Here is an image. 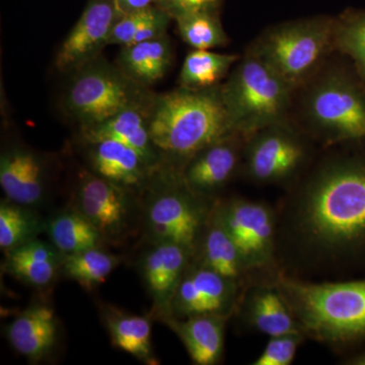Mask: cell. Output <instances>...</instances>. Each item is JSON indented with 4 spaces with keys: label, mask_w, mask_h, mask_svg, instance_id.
I'll return each mask as SVG.
<instances>
[{
    "label": "cell",
    "mask_w": 365,
    "mask_h": 365,
    "mask_svg": "<svg viewBox=\"0 0 365 365\" xmlns=\"http://www.w3.org/2000/svg\"><path fill=\"white\" fill-rule=\"evenodd\" d=\"M46 220L36 208L4 199L0 204V248L11 251L38 239L45 232Z\"/></svg>",
    "instance_id": "27"
},
{
    "label": "cell",
    "mask_w": 365,
    "mask_h": 365,
    "mask_svg": "<svg viewBox=\"0 0 365 365\" xmlns=\"http://www.w3.org/2000/svg\"><path fill=\"white\" fill-rule=\"evenodd\" d=\"M120 258L101 248H93L79 253L64 255L61 272L68 279L78 282L86 290L102 284L106 278L119 266Z\"/></svg>",
    "instance_id": "29"
},
{
    "label": "cell",
    "mask_w": 365,
    "mask_h": 365,
    "mask_svg": "<svg viewBox=\"0 0 365 365\" xmlns=\"http://www.w3.org/2000/svg\"><path fill=\"white\" fill-rule=\"evenodd\" d=\"M276 210V261L292 276L365 265V153L334 158Z\"/></svg>",
    "instance_id": "1"
},
{
    "label": "cell",
    "mask_w": 365,
    "mask_h": 365,
    "mask_svg": "<svg viewBox=\"0 0 365 365\" xmlns=\"http://www.w3.org/2000/svg\"><path fill=\"white\" fill-rule=\"evenodd\" d=\"M244 321L257 332L270 337L300 332L294 314L271 280L252 283L241 302Z\"/></svg>",
    "instance_id": "21"
},
{
    "label": "cell",
    "mask_w": 365,
    "mask_h": 365,
    "mask_svg": "<svg viewBox=\"0 0 365 365\" xmlns=\"http://www.w3.org/2000/svg\"><path fill=\"white\" fill-rule=\"evenodd\" d=\"M182 39L194 50H211L227 43V35L215 11H199L176 19Z\"/></svg>",
    "instance_id": "30"
},
{
    "label": "cell",
    "mask_w": 365,
    "mask_h": 365,
    "mask_svg": "<svg viewBox=\"0 0 365 365\" xmlns=\"http://www.w3.org/2000/svg\"><path fill=\"white\" fill-rule=\"evenodd\" d=\"M292 91L287 81L252 51L237 62L220 86L230 124L246 140L262 129L282 123Z\"/></svg>",
    "instance_id": "4"
},
{
    "label": "cell",
    "mask_w": 365,
    "mask_h": 365,
    "mask_svg": "<svg viewBox=\"0 0 365 365\" xmlns=\"http://www.w3.org/2000/svg\"><path fill=\"white\" fill-rule=\"evenodd\" d=\"M74 208L81 211L104 237L120 242L134 232L143 208L137 192L83 170L73 193Z\"/></svg>",
    "instance_id": "10"
},
{
    "label": "cell",
    "mask_w": 365,
    "mask_h": 365,
    "mask_svg": "<svg viewBox=\"0 0 365 365\" xmlns=\"http://www.w3.org/2000/svg\"><path fill=\"white\" fill-rule=\"evenodd\" d=\"M49 165L44 155L21 144H13L0 155V186L6 199L37 208L49 186Z\"/></svg>",
    "instance_id": "14"
},
{
    "label": "cell",
    "mask_w": 365,
    "mask_h": 365,
    "mask_svg": "<svg viewBox=\"0 0 365 365\" xmlns=\"http://www.w3.org/2000/svg\"><path fill=\"white\" fill-rule=\"evenodd\" d=\"M116 0H90L81 18L60 46L55 67L63 73L100 56L109 45L113 26L121 18Z\"/></svg>",
    "instance_id": "13"
},
{
    "label": "cell",
    "mask_w": 365,
    "mask_h": 365,
    "mask_svg": "<svg viewBox=\"0 0 365 365\" xmlns=\"http://www.w3.org/2000/svg\"><path fill=\"white\" fill-rule=\"evenodd\" d=\"M334 44L353 60L365 81V13L350 14L335 24Z\"/></svg>",
    "instance_id": "31"
},
{
    "label": "cell",
    "mask_w": 365,
    "mask_h": 365,
    "mask_svg": "<svg viewBox=\"0 0 365 365\" xmlns=\"http://www.w3.org/2000/svg\"><path fill=\"white\" fill-rule=\"evenodd\" d=\"M6 254V272L31 287H48L61 272L64 255L51 242L33 240Z\"/></svg>",
    "instance_id": "23"
},
{
    "label": "cell",
    "mask_w": 365,
    "mask_h": 365,
    "mask_svg": "<svg viewBox=\"0 0 365 365\" xmlns=\"http://www.w3.org/2000/svg\"><path fill=\"white\" fill-rule=\"evenodd\" d=\"M192 260L247 288L254 283L239 249L216 215L210 213L197 242Z\"/></svg>",
    "instance_id": "19"
},
{
    "label": "cell",
    "mask_w": 365,
    "mask_h": 365,
    "mask_svg": "<svg viewBox=\"0 0 365 365\" xmlns=\"http://www.w3.org/2000/svg\"><path fill=\"white\" fill-rule=\"evenodd\" d=\"M6 338L19 354L39 361L51 354L58 341V319L45 302L26 307L6 328Z\"/></svg>",
    "instance_id": "20"
},
{
    "label": "cell",
    "mask_w": 365,
    "mask_h": 365,
    "mask_svg": "<svg viewBox=\"0 0 365 365\" xmlns=\"http://www.w3.org/2000/svg\"><path fill=\"white\" fill-rule=\"evenodd\" d=\"M334 28L335 23L328 20L287 24L264 35L252 52L265 60L294 90L330 50Z\"/></svg>",
    "instance_id": "7"
},
{
    "label": "cell",
    "mask_w": 365,
    "mask_h": 365,
    "mask_svg": "<svg viewBox=\"0 0 365 365\" xmlns=\"http://www.w3.org/2000/svg\"><path fill=\"white\" fill-rule=\"evenodd\" d=\"M121 48L118 66L146 88L160 81L172 66V45L167 35Z\"/></svg>",
    "instance_id": "24"
},
{
    "label": "cell",
    "mask_w": 365,
    "mask_h": 365,
    "mask_svg": "<svg viewBox=\"0 0 365 365\" xmlns=\"http://www.w3.org/2000/svg\"><path fill=\"white\" fill-rule=\"evenodd\" d=\"M240 134L220 139L194 155L182 170V179L193 193L209 200L232 179L241 160Z\"/></svg>",
    "instance_id": "16"
},
{
    "label": "cell",
    "mask_w": 365,
    "mask_h": 365,
    "mask_svg": "<svg viewBox=\"0 0 365 365\" xmlns=\"http://www.w3.org/2000/svg\"><path fill=\"white\" fill-rule=\"evenodd\" d=\"M145 190L143 216L151 244L173 242L194 253L213 204L193 193L181 170L170 165H160Z\"/></svg>",
    "instance_id": "5"
},
{
    "label": "cell",
    "mask_w": 365,
    "mask_h": 365,
    "mask_svg": "<svg viewBox=\"0 0 365 365\" xmlns=\"http://www.w3.org/2000/svg\"><path fill=\"white\" fill-rule=\"evenodd\" d=\"M239 60L237 55L193 50L182 63L180 85L192 90L215 88Z\"/></svg>",
    "instance_id": "28"
},
{
    "label": "cell",
    "mask_w": 365,
    "mask_h": 365,
    "mask_svg": "<svg viewBox=\"0 0 365 365\" xmlns=\"http://www.w3.org/2000/svg\"><path fill=\"white\" fill-rule=\"evenodd\" d=\"M281 124L262 129L246 140L247 174L255 182L274 184L287 181L306 162V146Z\"/></svg>",
    "instance_id": "12"
},
{
    "label": "cell",
    "mask_w": 365,
    "mask_h": 365,
    "mask_svg": "<svg viewBox=\"0 0 365 365\" xmlns=\"http://www.w3.org/2000/svg\"><path fill=\"white\" fill-rule=\"evenodd\" d=\"M230 317L200 314L185 319L169 318L168 324L186 347L197 365H215L222 359L225 331Z\"/></svg>",
    "instance_id": "22"
},
{
    "label": "cell",
    "mask_w": 365,
    "mask_h": 365,
    "mask_svg": "<svg viewBox=\"0 0 365 365\" xmlns=\"http://www.w3.org/2000/svg\"><path fill=\"white\" fill-rule=\"evenodd\" d=\"M213 207L239 249L254 283L271 280L279 270L276 261V210L264 202L230 199Z\"/></svg>",
    "instance_id": "8"
},
{
    "label": "cell",
    "mask_w": 365,
    "mask_h": 365,
    "mask_svg": "<svg viewBox=\"0 0 365 365\" xmlns=\"http://www.w3.org/2000/svg\"><path fill=\"white\" fill-rule=\"evenodd\" d=\"M155 9V6H150L140 11L122 16L113 26L109 38V45H118L120 47L130 45L137 31L150 18Z\"/></svg>",
    "instance_id": "33"
},
{
    "label": "cell",
    "mask_w": 365,
    "mask_h": 365,
    "mask_svg": "<svg viewBox=\"0 0 365 365\" xmlns=\"http://www.w3.org/2000/svg\"><path fill=\"white\" fill-rule=\"evenodd\" d=\"M104 321L117 348L145 364H158L151 344L150 318L108 307L104 311Z\"/></svg>",
    "instance_id": "26"
},
{
    "label": "cell",
    "mask_w": 365,
    "mask_h": 365,
    "mask_svg": "<svg viewBox=\"0 0 365 365\" xmlns=\"http://www.w3.org/2000/svg\"><path fill=\"white\" fill-rule=\"evenodd\" d=\"M344 364L352 365H365V352L360 353V354L349 357V359L345 360Z\"/></svg>",
    "instance_id": "36"
},
{
    "label": "cell",
    "mask_w": 365,
    "mask_h": 365,
    "mask_svg": "<svg viewBox=\"0 0 365 365\" xmlns=\"http://www.w3.org/2000/svg\"><path fill=\"white\" fill-rule=\"evenodd\" d=\"M155 0H116L118 9L122 16L134 13L150 6Z\"/></svg>",
    "instance_id": "35"
},
{
    "label": "cell",
    "mask_w": 365,
    "mask_h": 365,
    "mask_svg": "<svg viewBox=\"0 0 365 365\" xmlns=\"http://www.w3.org/2000/svg\"><path fill=\"white\" fill-rule=\"evenodd\" d=\"M193 252L173 242L151 244L139 260V272L163 321L170 318V304Z\"/></svg>",
    "instance_id": "15"
},
{
    "label": "cell",
    "mask_w": 365,
    "mask_h": 365,
    "mask_svg": "<svg viewBox=\"0 0 365 365\" xmlns=\"http://www.w3.org/2000/svg\"><path fill=\"white\" fill-rule=\"evenodd\" d=\"M71 73L62 107L81 129L104 122L134 106L145 104L153 98L146 86L100 56Z\"/></svg>",
    "instance_id": "6"
},
{
    "label": "cell",
    "mask_w": 365,
    "mask_h": 365,
    "mask_svg": "<svg viewBox=\"0 0 365 365\" xmlns=\"http://www.w3.org/2000/svg\"><path fill=\"white\" fill-rule=\"evenodd\" d=\"M148 126L163 165L182 170L194 155L235 133L220 88H182L153 96Z\"/></svg>",
    "instance_id": "2"
},
{
    "label": "cell",
    "mask_w": 365,
    "mask_h": 365,
    "mask_svg": "<svg viewBox=\"0 0 365 365\" xmlns=\"http://www.w3.org/2000/svg\"><path fill=\"white\" fill-rule=\"evenodd\" d=\"M45 232L55 248L63 255L101 248L105 242L98 228L73 206L46 220Z\"/></svg>",
    "instance_id": "25"
},
{
    "label": "cell",
    "mask_w": 365,
    "mask_h": 365,
    "mask_svg": "<svg viewBox=\"0 0 365 365\" xmlns=\"http://www.w3.org/2000/svg\"><path fill=\"white\" fill-rule=\"evenodd\" d=\"M86 144L91 172L108 181L133 191H144L153 170L135 150L114 140H100Z\"/></svg>",
    "instance_id": "18"
},
{
    "label": "cell",
    "mask_w": 365,
    "mask_h": 365,
    "mask_svg": "<svg viewBox=\"0 0 365 365\" xmlns=\"http://www.w3.org/2000/svg\"><path fill=\"white\" fill-rule=\"evenodd\" d=\"M151 98L145 104L134 106L104 122L81 129L83 141L114 140L123 143L138 153L150 168L158 170L163 163L148 126Z\"/></svg>",
    "instance_id": "17"
},
{
    "label": "cell",
    "mask_w": 365,
    "mask_h": 365,
    "mask_svg": "<svg viewBox=\"0 0 365 365\" xmlns=\"http://www.w3.org/2000/svg\"><path fill=\"white\" fill-rule=\"evenodd\" d=\"M271 281L306 338L337 350L365 339V279L311 282L278 271Z\"/></svg>",
    "instance_id": "3"
},
{
    "label": "cell",
    "mask_w": 365,
    "mask_h": 365,
    "mask_svg": "<svg viewBox=\"0 0 365 365\" xmlns=\"http://www.w3.org/2000/svg\"><path fill=\"white\" fill-rule=\"evenodd\" d=\"M307 113L328 143L365 138V91L347 76L332 74L314 86Z\"/></svg>",
    "instance_id": "9"
},
{
    "label": "cell",
    "mask_w": 365,
    "mask_h": 365,
    "mask_svg": "<svg viewBox=\"0 0 365 365\" xmlns=\"http://www.w3.org/2000/svg\"><path fill=\"white\" fill-rule=\"evenodd\" d=\"M245 289L239 283L191 261L170 304V318L200 314L232 317Z\"/></svg>",
    "instance_id": "11"
},
{
    "label": "cell",
    "mask_w": 365,
    "mask_h": 365,
    "mask_svg": "<svg viewBox=\"0 0 365 365\" xmlns=\"http://www.w3.org/2000/svg\"><path fill=\"white\" fill-rule=\"evenodd\" d=\"M220 0H155V6L176 20L185 14L215 11Z\"/></svg>",
    "instance_id": "34"
},
{
    "label": "cell",
    "mask_w": 365,
    "mask_h": 365,
    "mask_svg": "<svg viewBox=\"0 0 365 365\" xmlns=\"http://www.w3.org/2000/svg\"><path fill=\"white\" fill-rule=\"evenodd\" d=\"M306 336L302 333H290L269 338L254 365H290L294 362L299 346Z\"/></svg>",
    "instance_id": "32"
}]
</instances>
